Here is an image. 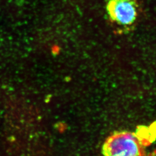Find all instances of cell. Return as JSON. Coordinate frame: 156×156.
I'll use <instances>...</instances> for the list:
<instances>
[{
  "label": "cell",
  "instance_id": "6da1fadb",
  "mask_svg": "<svg viewBox=\"0 0 156 156\" xmlns=\"http://www.w3.org/2000/svg\"><path fill=\"white\" fill-rule=\"evenodd\" d=\"M105 12L115 31L123 34L134 30L139 21L140 8L138 0H107Z\"/></svg>",
  "mask_w": 156,
  "mask_h": 156
},
{
  "label": "cell",
  "instance_id": "7a4b0ae2",
  "mask_svg": "<svg viewBox=\"0 0 156 156\" xmlns=\"http://www.w3.org/2000/svg\"><path fill=\"white\" fill-rule=\"evenodd\" d=\"M144 146L136 134L120 131L108 137L103 153L104 156H146Z\"/></svg>",
  "mask_w": 156,
  "mask_h": 156
},
{
  "label": "cell",
  "instance_id": "3957f363",
  "mask_svg": "<svg viewBox=\"0 0 156 156\" xmlns=\"http://www.w3.org/2000/svg\"><path fill=\"white\" fill-rule=\"evenodd\" d=\"M152 128L151 127H150L149 128L146 127H140L137 129V133H136V135L144 146L147 145L152 142Z\"/></svg>",
  "mask_w": 156,
  "mask_h": 156
}]
</instances>
